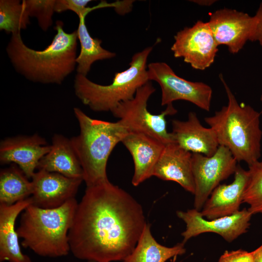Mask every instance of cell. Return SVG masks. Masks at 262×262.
Here are the masks:
<instances>
[{
	"instance_id": "7",
	"label": "cell",
	"mask_w": 262,
	"mask_h": 262,
	"mask_svg": "<svg viewBox=\"0 0 262 262\" xmlns=\"http://www.w3.org/2000/svg\"><path fill=\"white\" fill-rule=\"evenodd\" d=\"M155 90L149 81L137 90L133 99L120 103L111 113L129 132L144 133L166 145L175 142L167 130L165 116L175 115L177 110L170 104L160 114H151L147 108V101Z\"/></svg>"
},
{
	"instance_id": "31",
	"label": "cell",
	"mask_w": 262,
	"mask_h": 262,
	"mask_svg": "<svg viewBox=\"0 0 262 262\" xmlns=\"http://www.w3.org/2000/svg\"><path fill=\"white\" fill-rule=\"evenodd\" d=\"M193 1L200 5L210 6L215 2L216 0H193Z\"/></svg>"
},
{
	"instance_id": "14",
	"label": "cell",
	"mask_w": 262,
	"mask_h": 262,
	"mask_svg": "<svg viewBox=\"0 0 262 262\" xmlns=\"http://www.w3.org/2000/svg\"><path fill=\"white\" fill-rule=\"evenodd\" d=\"M50 149V145L37 134L6 138L0 143V162L16 164L31 179L39 161Z\"/></svg>"
},
{
	"instance_id": "32",
	"label": "cell",
	"mask_w": 262,
	"mask_h": 262,
	"mask_svg": "<svg viewBox=\"0 0 262 262\" xmlns=\"http://www.w3.org/2000/svg\"><path fill=\"white\" fill-rule=\"evenodd\" d=\"M260 99H261V101L262 102V95H261V98H260ZM261 113H262V109Z\"/></svg>"
},
{
	"instance_id": "26",
	"label": "cell",
	"mask_w": 262,
	"mask_h": 262,
	"mask_svg": "<svg viewBox=\"0 0 262 262\" xmlns=\"http://www.w3.org/2000/svg\"><path fill=\"white\" fill-rule=\"evenodd\" d=\"M22 2L29 16L37 19L43 31H47L51 26L56 0H23Z\"/></svg>"
},
{
	"instance_id": "28",
	"label": "cell",
	"mask_w": 262,
	"mask_h": 262,
	"mask_svg": "<svg viewBox=\"0 0 262 262\" xmlns=\"http://www.w3.org/2000/svg\"><path fill=\"white\" fill-rule=\"evenodd\" d=\"M218 262H254L253 253L243 249L225 251Z\"/></svg>"
},
{
	"instance_id": "13",
	"label": "cell",
	"mask_w": 262,
	"mask_h": 262,
	"mask_svg": "<svg viewBox=\"0 0 262 262\" xmlns=\"http://www.w3.org/2000/svg\"><path fill=\"white\" fill-rule=\"evenodd\" d=\"M31 180L32 205L45 209L58 208L75 198L83 181L44 170H38Z\"/></svg>"
},
{
	"instance_id": "8",
	"label": "cell",
	"mask_w": 262,
	"mask_h": 262,
	"mask_svg": "<svg viewBox=\"0 0 262 262\" xmlns=\"http://www.w3.org/2000/svg\"><path fill=\"white\" fill-rule=\"evenodd\" d=\"M147 71L149 81H155L161 87L162 106L183 100L203 110L210 111L213 91L207 84L189 81L179 77L164 62L149 64Z\"/></svg>"
},
{
	"instance_id": "24",
	"label": "cell",
	"mask_w": 262,
	"mask_h": 262,
	"mask_svg": "<svg viewBox=\"0 0 262 262\" xmlns=\"http://www.w3.org/2000/svg\"><path fill=\"white\" fill-rule=\"evenodd\" d=\"M30 16L22 2L0 0V30L11 34L20 33L30 23Z\"/></svg>"
},
{
	"instance_id": "29",
	"label": "cell",
	"mask_w": 262,
	"mask_h": 262,
	"mask_svg": "<svg viewBox=\"0 0 262 262\" xmlns=\"http://www.w3.org/2000/svg\"><path fill=\"white\" fill-rule=\"evenodd\" d=\"M256 24L251 41H258L262 46V2L254 15Z\"/></svg>"
},
{
	"instance_id": "5",
	"label": "cell",
	"mask_w": 262,
	"mask_h": 262,
	"mask_svg": "<svg viewBox=\"0 0 262 262\" xmlns=\"http://www.w3.org/2000/svg\"><path fill=\"white\" fill-rule=\"evenodd\" d=\"M73 111L80 133L70 140L82 169L83 181L86 187L107 181L109 157L129 131L119 120L113 122L94 119L77 107Z\"/></svg>"
},
{
	"instance_id": "25",
	"label": "cell",
	"mask_w": 262,
	"mask_h": 262,
	"mask_svg": "<svg viewBox=\"0 0 262 262\" xmlns=\"http://www.w3.org/2000/svg\"><path fill=\"white\" fill-rule=\"evenodd\" d=\"M249 178L243 194V203L249 205L252 214H262V160L248 166Z\"/></svg>"
},
{
	"instance_id": "11",
	"label": "cell",
	"mask_w": 262,
	"mask_h": 262,
	"mask_svg": "<svg viewBox=\"0 0 262 262\" xmlns=\"http://www.w3.org/2000/svg\"><path fill=\"white\" fill-rule=\"evenodd\" d=\"M177 215L186 224V229L181 233L185 244L190 238L206 232L218 234L226 241L232 242L247 231L253 214L244 208L233 214L212 220L206 219L195 209L178 211Z\"/></svg>"
},
{
	"instance_id": "27",
	"label": "cell",
	"mask_w": 262,
	"mask_h": 262,
	"mask_svg": "<svg viewBox=\"0 0 262 262\" xmlns=\"http://www.w3.org/2000/svg\"><path fill=\"white\" fill-rule=\"evenodd\" d=\"M91 1L89 0H56L55 12L61 13L70 10L76 14L78 17L86 15L93 10L100 8V5L92 8L87 7Z\"/></svg>"
},
{
	"instance_id": "4",
	"label": "cell",
	"mask_w": 262,
	"mask_h": 262,
	"mask_svg": "<svg viewBox=\"0 0 262 262\" xmlns=\"http://www.w3.org/2000/svg\"><path fill=\"white\" fill-rule=\"evenodd\" d=\"M78 204L74 198L54 209L28 206L16 229L22 239V246L44 257L68 255L70 251L68 234Z\"/></svg>"
},
{
	"instance_id": "15",
	"label": "cell",
	"mask_w": 262,
	"mask_h": 262,
	"mask_svg": "<svg viewBox=\"0 0 262 262\" xmlns=\"http://www.w3.org/2000/svg\"><path fill=\"white\" fill-rule=\"evenodd\" d=\"M233 181L229 184H219L212 192L200 213L207 220L233 214L240 210L248 178V170L237 165Z\"/></svg>"
},
{
	"instance_id": "9",
	"label": "cell",
	"mask_w": 262,
	"mask_h": 262,
	"mask_svg": "<svg viewBox=\"0 0 262 262\" xmlns=\"http://www.w3.org/2000/svg\"><path fill=\"white\" fill-rule=\"evenodd\" d=\"M237 161L229 149L219 146L211 156L192 153V166L195 185L194 209L200 211L221 181L234 174Z\"/></svg>"
},
{
	"instance_id": "22",
	"label": "cell",
	"mask_w": 262,
	"mask_h": 262,
	"mask_svg": "<svg viewBox=\"0 0 262 262\" xmlns=\"http://www.w3.org/2000/svg\"><path fill=\"white\" fill-rule=\"evenodd\" d=\"M86 15L79 17V23L77 30L78 38L81 44V51L77 56V74L86 76L91 66L96 61L114 58L115 53L103 48L102 41L93 38L90 34L85 24Z\"/></svg>"
},
{
	"instance_id": "20",
	"label": "cell",
	"mask_w": 262,
	"mask_h": 262,
	"mask_svg": "<svg viewBox=\"0 0 262 262\" xmlns=\"http://www.w3.org/2000/svg\"><path fill=\"white\" fill-rule=\"evenodd\" d=\"M37 169L83 180L82 169L70 139L61 134L53 136L50 149L39 161Z\"/></svg>"
},
{
	"instance_id": "30",
	"label": "cell",
	"mask_w": 262,
	"mask_h": 262,
	"mask_svg": "<svg viewBox=\"0 0 262 262\" xmlns=\"http://www.w3.org/2000/svg\"><path fill=\"white\" fill-rule=\"evenodd\" d=\"M254 258V262H262V245L252 251Z\"/></svg>"
},
{
	"instance_id": "23",
	"label": "cell",
	"mask_w": 262,
	"mask_h": 262,
	"mask_svg": "<svg viewBox=\"0 0 262 262\" xmlns=\"http://www.w3.org/2000/svg\"><path fill=\"white\" fill-rule=\"evenodd\" d=\"M15 164L0 172V204L12 205L31 196L32 181Z\"/></svg>"
},
{
	"instance_id": "10",
	"label": "cell",
	"mask_w": 262,
	"mask_h": 262,
	"mask_svg": "<svg viewBox=\"0 0 262 262\" xmlns=\"http://www.w3.org/2000/svg\"><path fill=\"white\" fill-rule=\"evenodd\" d=\"M171 50L176 58L197 70H203L214 62L218 49L208 22L197 21L191 27H185L174 36Z\"/></svg>"
},
{
	"instance_id": "1",
	"label": "cell",
	"mask_w": 262,
	"mask_h": 262,
	"mask_svg": "<svg viewBox=\"0 0 262 262\" xmlns=\"http://www.w3.org/2000/svg\"><path fill=\"white\" fill-rule=\"evenodd\" d=\"M147 223L142 206L109 180L86 187L68 232L70 252L81 260H124Z\"/></svg>"
},
{
	"instance_id": "19",
	"label": "cell",
	"mask_w": 262,
	"mask_h": 262,
	"mask_svg": "<svg viewBox=\"0 0 262 262\" xmlns=\"http://www.w3.org/2000/svg\"><path fill=\"white\" fill-rule=\"evenodd\" d=\"M32 204L30 197L12 205L0 204V262H33L22 253L15 228L19 214Z\"/></svg>"
},
{
	"instance_id": "21",
	"label": "cell",
	"mask_w": 262,
	"mask_h": 262,
	"mask_svg": "<svg viewBox=\"0 0 262 262\" xmlns=\"http://www.w3.org/2000/svg\"><path fill=\"white\" fill-rule=\"evenodd\" d=\"M184 244L167 247L158 243L152 235L150 225L146 224L133 251L124 262H165L168 259L185 253Z\"/></svg>"
},
{
	"instance_id": "16",
	"label": "cell",
	"mask_w": 262,
	"mask_h": 262,
	"mask_svg": "<svg viewBox=\"0 0 262 262\" xmlns=\"http://www.w3.org/2000/svg\"><path fill=\"white\" fill-rule=\"evenodd\" d=\"M172 127L174 142L192 153L211 156L219 146L214 131L204 127L195 112H189L186 121L172 120Z\"/></svg>"
},
{
	"instance_id": "2",
	"label": "cell",
	"mask_w": 262,
	"mask_h": 262,
	"mask_svg": "<svg viewBox=\"0 0 262 262\" xmlns=\"http://www.w3.org/2000/svg\"><path fill=\"white\" fill-rule=\"evenodd\" d=\"M54 29L56 33L51 42L41 50L28 47L20 33L11 34L7 54L16 71L29 81L61 84L75 70L77 31L66 32L61 21L56 22Z\"/></svg>"
},
{
	"instance_id": "3",
	"label": "cell",
	"mask_w": 262,
	"mask_h": 262,
	"mask_svg": "<svg viewBox=\"0 0 262 262\" xmlns=\"http://www.w3.org/2000/svg\"><path fill=\"white\" fill-rule=\"evenodd\" d=\"M219 78L228 104L204 121L215 132L219 146L228 148L237 162L251 165L261 156V113L249 105L238 103L221 74Z\"/></svg>"
},
{
	"instance_id": "33",
	"label": "cell",
	"mask_w": 262,
	"mask_h": 262,
	"mask_svg": "<svg viewBox=\"0 0 262 262\" xmlns=\"http://www.w3.org/2000/svg\"></svg>"
},
{
	"instance_id": "17",
	"label": "cell",
	"mask_w": 262,
	"mask_h": 262,
	"mask_svg": "<svg viewBox=\"0 0 262 262\" xmlns=\"http://www.w3.org/2000/svg\"><path fill=\"white\" fill-rule=\"evenodd\" d=\"M121 142L132 156L134 173L131 183L137 186L153 176V172L165 144L144 133L130 132Z\"/></svg>"
},
{
	"instance_id": "12",
	"label": "cell",
	"mask_w": 262,
	"mask_h": 262,
	"mask_svg": "<svg viewBox=\"0 0 262 262\" xmlns=\"http://www.w3.org/2000/svg\"><path fill=\"white\" fill-rule=\"evenodd\" d=\"M208 22L217 45H225L235 54L251 41L256 19L254 16L224 8L212 13Z\"/></svg>"
},
{
	"instance_id": "6",
	"label": "cell",
	"mask_w": 262,
	"mask_h": 262,
	"mask_svg": "<svg viewBox=\"0 0 262 262\" xmlns=\"http://www.w3.org/2000/svg\"><path fill=\"white\" fill-rule=\"evenodd\" d=\"M153 48L148 47L132 57L130 66L115 74L112 82L101 85L77 74L74 88L77 97L95 112H111L121 102L133 98L137 90L149 81L147 61Z\"/></svg>"
},
{
	"instance_id": "18",
	"label": "cell",
	"mask_w": 262,
	"mask_h": 262,
	"mask_svg": "<svg viewBox=\"0 0 262 262\" xmlns=\"http://www.w3.org/2000/svg\"><path fill=\"white\" fill-rule=\"evenodd\" d=\"M192 153L175 142L165 145L153 172L164 180L176 182L185 190L194 194L195 185L192 166Z\"/></svg>"
}]
</instances>
